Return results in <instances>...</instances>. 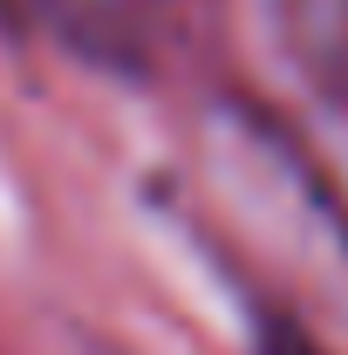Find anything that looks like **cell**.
Segmentation results:
<instances>
[{"mask_svg": "<svg viewBox=\"0 0 348 355\" xmlns=\"http://www.w3.org/2000/svg\"><path fill=\"white\" fill-rule=\"evenodd\" d=\"M266 21L314 110L348 137V0H266Z\"/></svg>", "mask_w": 348, "mask_h": 355, "instance_id": "obj_1", "label": "cell"}, {"mask_svg": "<svg viewBox=\"0 0 348 355\" xmlns=\"http://www.w3.org/2000/svg\"><path fill=\"white\" fill-rule=\"evenodd\" d=\"M0 28H55L76 48H103V21L89 0H0Z\"/></svg>", "mask_w": 348, "mask_h": 355, "instance_id": "obj_2", "label": "cell"}]
</instances>
